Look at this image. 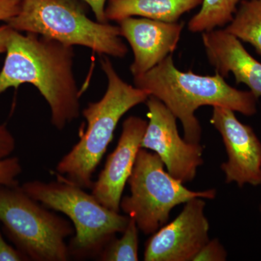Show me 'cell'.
<instances>
[{"label": "cell", "mask_w": 261, "mask_h": 261, "mask_svg": "<svg viewBox=\"0 0 261 261\" xmlns=\"http://www.w3.org/2000/svg\"><path fill=\"white\" fill-rule=\"evenodd\" d=\"M147 122L138 116H129L123 121L116 147L108 155L91 188V194L98 202L115 212H121L122 195L135 166Z\"/></svg>", "instance_id": "11"}, {"label": "cell", "mask_w": 261, "mask_h": 261, "mask_svg": "<svg viewBox=\"0 0 261 261\" xmlns=\"http://www.w3.org/2000/svg\"><path fill=\"white\" fill-rule=\"evenodd\" d=\"M260 179H261V170H260Z\"/></svg>", "instance_id": "25"}, {"label": "cell", "mask_w": 261, "mask_h": 261, "mask_svg": "<svg viewBox=\"0 0 261 261\" xmlns=\"http://www.w3.org/2000/svg\"><path fill=\"white\" fill-rule=\"evenodd\" d=\"M16 142L5 124H0V160L9 157L15 150Z\"/></svg>", "instance_id": "19"}, {"label": "cell", "mask_w": 261, "mask_h": 261, "mask_svg": "<svg viewBox=\"0 0 261 261\" xmlns=\"http://www.w3.org/2000/svg\"><path fill=\"white\" fill-rule=\"evenodd\" d=\"M157 154L140 148L127 183L130 195L122 197L120 209L135 220L139 230L152 235L167 224L173 208L196 197L214 200L215 189L189 190L184 183L165 171Z\"/></svg>", "instance_id": "7"}, {"label": "cell", "mask_w": 261, "mask_h": 261, "mask_svg": "<svg viewBox=\"0 0 261 261\" xmlns=\"http://www.w3.org/2000/svg\"><path fill=\"white\" fill-rule=\"evenodd\" d=\"M205 205L201 197L185 203L176 219L151 235L145 244L144 260L193 261L210 240Z\"/></svg>", "instance_id": "9"}, {"label": "cell", "mask_w": 261, "mask_h": 261, "mask_svg": "<svg viewBox=\"0 0 261 261\" xmlns=\"http://www.w3.org/2000/svg\"><path fill=\"white\" fill-rule=\"evenodd\" d=\"M122 37L134 53L130 66L134 77L145 74L172 54L181 38L183 23H166L130 17L118 22Z\"/></svg>", "instance_id": "12"}, {"label": "cell", "mask_w": 261, "mask_h": 261, "mask_svg": "<svg viewBox=\"0 0 261 261\" xmlns=\"http://www.w3.org/2000/svg\"><path fill=\"white\" fill-rule=\"evenodd\" d=\"M202 39L216 73L224 78L232 73L237 84H245L257 99L261 97V63L245 49L240 39L225 29L202 33Z\"/></svg>", "instance_id": "13"}, {"label": "cell", "mask_w": 261, "mask_h": 261, "mask_svg": "<svg viewBox=\"0 0 261 261\" xmlns=\"http://www.w3.org/2000/svg\"><path fill=\"white\" fill-rule=\"evenodd\" d=\"M211 123L221 135L227 153V161L221 166L226 183L240 187L260 185L261 142L252 127L223 107H214Z\"/></svg>", "instance_id": "10"}, {"label": "cell", "mask_w": 261, "mask_h": 261, "mask_svg": "<svg viewBox=\"0 0 261 261\" xmlns=\"http://www.w3.org/2000/svg\"><path fill=\"white\" fill-rule=\"evenodd\" d=\"M260 1H261V0H260Z\"/></svg>", "instance_id": "26"}, {"label": "cell", "mask_w": 261, "mask_h": 261, "mask_svg": "<svg viewBox=\"0 0 261 261\" xmlns=\"http://www.w3.org/2000/svg\"><path fill=\"white\" fill-rule=\"evenodd\" d=\"M134 85L158 98L181 121L184 139L200 143L202 128L195 111L202 106L223 107L247 116L257 113V98L250 91L231 87L224 77L178 70L172 54L145 74L134 77Z\"/></svg>", "instance_id": "2"}, {"label": "cell", "mask_w": 261, "mask_h": 261, "mask_svg": "<svg viewBox=\"0 0 261 261\" xmlns=\"http://www.w3.org/2000/svg\"><path fill=\"white\" fill-rule=\"evenodd\" d=\"M225 30L249 43L261 56V1L242 0L232 21Z\"/></svg>", "instance_id": "15"}, {"label": "cell", "mask_w": 261, "mask_h": 261, "mask_svg": "<svg viewBox=\"0 0 261 261\" xmlns=\"http://www.w3.org/2000/svg\"><path fill=\"white\" fill-rule=\"evenodd\" d=\"M20 187L47 208L61 212L70 220L75 230L68 245L70 257H97L117 233L123 232L129 221L126 215L110 210L92 194L69 182L34 180Z\"/></svg>", "instance_id": "4"}, {"label": "cell", "mask_w": 261, "mask_h": 261, "mask_svg": "<svg viewBox=\"0 0 261 261\" xmlns=\"http://www.w3.org/2000/svg\"><path fill=\"white\" fill-rule=\"evenodd\" d=\"M5 23L18 32L83 46L101 56L122 58L128 53L118 25L94 21L75 0H21L18 14Z\"/></svg>", "instance_id": "5"}, {"label": "cell", "mask_w": 261, "mask_h": 261, "mask_svg": "<svg viewBox=\"0 0 261 261\" xmlns=\"http://www.w3.org/2000/svg\"><path fill=\"white\" fill-rule=\"evenodd\" d=\"M24 256L18 249L12 247L4 240L0 230V261H25Z\"/></svg>", "instance_id": "20"}, {"label": "cell", "mask_w": 261, "mask_h": 261, "mask_svg": "<svg viewBox=\"0 0 261 261\" xmlns=\"http://www.w3.org/2000/svg\"><path fill=\"white\" fill-rule=\"evenodd\" d=\"M227 252L218 239L210 240L202 247L193 261H225Z\"/></svg>", "instance_id": "18"}, {"label": "cell", "mask_w": 261, "mask_h": 261, "mask_svg": "<svg viewBox=\"0 0 261 261\" xmlns=\"http://www.w3.org/2000/svg\"><path fill=\"white\" fill-rule=\"evenodd\" d=\"M12 30L13 29L6 23L0 27V54L6 51L7 44Z\"/></svg>", "instance_id": "23"}, {"label": "cell", "mask_w": 261, "mask_h": 261, "mask_svg": "<svg viewBox=\"0 0 261 261\" xmlns=\"http://www.w3.org/2000/svg\"><path fill=\"white\" fill-rule=\"evenodd\" d=\"M146 105L149 121L141 148L157 154L173 177L184 184L193 181L204 163L203 147L180 137L177 118L158 98L149 95Z\"/></svg>", "instance_id": "8"}, {"label": "cell", "mask_w": 261, "mask_h": 261, "mask_svg": "<svg viewBox=\"0 0 261 261\" xmlns=\"http://www.w3.org/2000/svg\"><path fill=\"white\" fill-rule=\"evenodd\" d=\"M21 0H0V21L6 23L18 14Z\"/></svg>", "instance_id": "21"}, {"label": "cell", "mask_w": 261, "mask_h": 261, "mask_svg": "<svg viewBox=\"0 0 261 261\" xmlns=\"http://www.w3.org/2000/svg\"><path fill=\"white\" fill-rule=\"evenodd\" d=\"M139 231L135 220L130 218L121 238H114L111 240L97 258L102 261L139 260Z\"/></svg>", "instance_id": "17"}, {"label": "cell", "mask_w": 261, "mask_h": 261, "mask_svg": "<svg viewBox=\"0 0 261 261\" xmlns=\"http://www.w3.org/2000/svg\"><path fill=\"white\" fill-rule=\"evenodd\" d=\"M242 0H202L200 11L188 23L192 33L210 32L232 21Z\"/></svg>", "instance_id": "16"}, {"label": "cell", "mask_w": 261, "mask_h": 261, "mask_svg": "<svg viewBox=\"0 0 261 261\" xmlns=\"http://www.w3.org/2000/svg\"><path fill=\"white\" fill-rule=\"evenodd\" d=\"M0 224L19 251L33 261L70 260V221L33 199L20 186L0 185Z\"/></svg>", "instance_id": "6"}, {"label": "cell", "mask_w": 261, "mask_h": 261, "mask_svg": "<svg viewBox=\"0 0 261 261\" xmlns=\"http://www.w3.org/2000/svg\"><path fill=\"white\" fill-rule=\"evenodd\" d=\"M107 77L106 93L97 102L89 103L82 111L87 122L85 134L57 164L58 179L84 189H91L99 163L122 117L132 108L146 102L149 92L122 80L107 57L100 61Z\"/></svg>", "instance_id": "3"}, {"label": "cell", "mask_w": 261, "mask_h": 261, "mask_svg": "<svg viewBox=\"0 0 261 261\" xmlns=\"http://www.w3.org/2000/svg\"><path fill=\"white\" fill-rule=\"evenodd\" d=\"M260 213H261V204H260Z\"/></svg>", "instance_id": "24"}, {"label": "cell", "mask_w": 261, "mask_h": 261, "mask_svg": "<svg viewBox=\"0 0 261 261\" xmlns=\"http://www.w3.org/2000/svg\"><path fill=\"white\" fill-rule=\"evenodd\" d=\"M83 1L90 7L97 21L99 23H108L106 15V5L108 0H83Z\"/></svg>", "instance_id": "22"}, {"label": "cell", "mask_w": 261, "mask_h": 261, "mask_svg": "<svg viewBox=\"0 0 261 261\" xmlns=\"http://www.w3.org/2000/svg\"><path fill=\"white\" fill-rule=\"evenodd\" d=\"M202 3V0H108L106 15L108 21L117 23L130 17L176 23Z\"/></svg>", "instance_id": "14"}, {"label": "cell", "mask_w": 261, "mask_h": 261, "mask_svg": "<svg viewBox=\"0 0 261 261\" xmlns=\"http://www.w3.org/2000/svg\"><path fill=\"white\" fill-rule=\"evenodd\" d=\"M5 53L0 94L23 84H32L47 101L51 125L59 130L80 117L81 93L73 73V47L13 29Z\"/></svg>", "instance_id": "1"}]
</instances>
